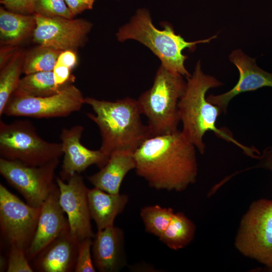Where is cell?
Here are the masks:
<instances>
[{
    "instance_id": "6da1fadb",
    "label": "cell",
    "mask_w": 272,
    "mask_h": 272,
    "mask_svg": "<svg viewBox=\"0 0 272 272\" xmlns=\"http://www.w3.org/2000/svg\"><path fill=\"white\" fill-rule=\"evenodd\" d=\"M196 149L181 130L151 137L133 153L134 170L155 189L184 190L196 180Z\"/></svg>"
},
{
    "instance_id": "7a4b0ae2",
    "label": "cell",
    "mask_w": 272,
    "mask_h": 272,
    "mask_svg": "<svg viewBox=\"0 0 272 272\" xmlns=\"http://www.w3.org/2000/svg\"><path fill=\"white\" fill-rule=\"evenodd\" d=\"M186 79V89L178 103L181 132L186 140L203 154L206 148L203 138L207 131H211L218 138L233 143L250 157L257 159L260 154L257 149L241 144L229 130L216 125L218 117L223 112L220 107L208 101L206 94L209 89L222 86V82L203 72L200 60L197 62L193 74Z\"/></svg>"
},
{
    "instance_id": "3957f363",
    "label": "cell",
    "mask_w": 272,
    "mask_h": 272,
    "mask_svg": "<svg viewBox=\"0 0 272 272\" xmlns=\"http://www.w3.org/2000/svg\"><path fill=\"white\" fill-rule=\"evenodd\" d=\"M94 113L87 116L97 125L101 137L99 150L109 158L115 151L134 153L151 137L147 125L143 124L137 100L126 97L116 101L85 98Z\"/></svg>"
},
{
    "instance_id": "277c9868",
    "label": "cell",
    "mask_w": 272,
    "mask_h": 272,
    "mask_svg": "<svg viewBox=\"0 0 272 272\" xmlns=\"http://www.w3.org/2000/svg\"><path fill=\"white\" fill-rule=\"evenodd\" d=\"M163 29H157L153 24L149 11L146 8L137 10L128 22L121 26L116 33L118 41L134 40L148 47L160 60L167 70L186 78L191 74L184 62L187 56L182 51L188 48L193 51L198 44L209 43L216 38L217 35L209 38L194 41H187L176 34L168 23H162Z\"/></svg>"
},
{
    "instance_id": "5b68a950",
    "label": "cell",
    "mask_w": 272,
    "mask_h": 272,
    "mask_svg": "<svg viewBox=\"0 0 272 272\" xmlns=\"http://www.w3.org/2000/svg\"><path fill=\"white\" fill-rule=\"evenodd\" d=\"M183 77L161 64L152 87L137 99L142 114L147 118L151 137L178 130V103L186 87Z\"/></svg>"
},
{
    "instance_id": "8992f818",
    "label": "cell",
    "mask_w": 272,
    "mask_h": 272,
    "mask_svg": "<svg viewBox=\"0 0 272 272\" xmlns=\"http://www.w3.org/2000/svg\"><path fill=\"white\" fill-rule=\"evenodd\" d=\"M1 157L37 166L59 159L63 155L61 143L41 138L33 123L16 120L7 123L0 120Z\"/></svg>"
},
{
    "instance_id": "52a82bcc",
    "label": "cell",
    "mask_w": 272,
    "mask_h": 272,
    "mask_svg": "<svg viewBox=\"0 0 272 272\" xmlns=\"http://www.w3.org/2000/svg\"><path fill=\"white\" fill-rule=\"evenodd\" d=\"M243 255L272 267V200L253 201L243 216L235 240Z\"/></svg>"
},
{
    "instance_id": "ba28073f",
    "label": "cell",
    "mask_w": 272,
    "mask_h": 272,
    "mask_svg": "<svg viewBox=\"0 0 272 272\" xmlns=\"http://www.w3.org/2000/svg\"><path fill=\"white\" fill-rule=\"evenodd\" d=\"M59 163V159H56L33 166L1 157L0 173L27 203L40 208L57 185L55 172Z\"/></svg>"
},
{
    "instance_id": "9c48e42d",
    "label": "cell",
    "mask_w": 272,
    "mask_h": 272,
    "mask_svg": "<svg viewBox=\"0 0 272 272\" xmlns=\"http://www.w3.org/2000/svg\"><path fill=\"white\" fill-rule=\"evenodd\" d=\"M84 104L85 98L82 92L71 83L51 96L26 98L12 96L3 114L36 118L66 117L80 111Z\"/></svg>"
},
{
    "instance_id": "30bf717a",
    "label": "cell",
    "mask_w": 272,
    "mask_h": 272,
    "mask_svg": "<svg viewBox=\"0 0 272 272\" xmlns=\"http://www.w3.org/2000/svg\"><path fill=\"white\" fill-rule=\"evenodd\" d=\"M40 210L24 203L0 184L1 231L10 246L26 251L34 235Z\"/></svg>"
},
{
    "instance_id": "8fae6325",
    "label": "cell",
    "mask_w": 272,
    "mask_h": 272,
    "mask_svg": "<svg viewBox=\"0 0 272 272\" xmlns=\"http://www.w3.org/2000/svg\"><path fill=\"white\" fill-rule=\"evenodd\" d=\"M34 15L36 26L32 35L33 42L61 51H76L83 47L93 28L90 21L82 18Z\"/></svg>"
},
{
    "instance_id": "7c38bea8",
    "label": "cell",
    "mask_w": 272,
    "mask_h": 272,
    "mask_svg": "<svg viewBox=\"0 0 272 272\" xmlns=\"http://www.w3.org/2000/svg\"><path fill=\"white\" fill-rule=\"evenodd\" d=\"M59 189L60 205L67 215L71 235L78 242L93 238L91 223L88 189L80 174L73 175L65 182L56 177Z\"/></svg>"
},
{
    "instance_id": "4fadbf2b",
    "label": "cell",
    "mask_w": 272,
    "mask_h": 272,
    "mask_svg": "<svg viewBox=\"0 0 272 272\" xmlns=\"http://www.w3.org/2000/svg\"><path fill=\"white\" fill-rule=\"evenodd\" d=\"M229 59L239 71L238 82L225 93L207 96L209 101L220 107L224 113L230 101L237 95L263 87L272 88V74L259 67L255 58L249 56L241 49H237L232 51Z\"/></svg>"
},
{
    "instance_id": "5bb4252c",
    "label": "cell",
    "mask_w": 272,
    "mask_h": 272,
    "mask_svg": "<svg viewBox=\"0 0 272 272\" xmlns=\"http://www.w3.org/2000/svg\"><path fill=\"white\" fill-rule=\"evenodd\" d=\"M83 131L84 127L81 125L61 129L60 139L63 159L59 177L64 181L92 165L101 168L109 159L99 149L90 150L82 144L81 138Z\"/></svg>"
},
{
    "instance_id": "9a60e30c",
    "label": "cell",
    "mask_w": 272,
    "mask_h": 272,
    "mask_svg": "<svg viewBox=\"0 0 272 272\" xmlns=\"http://www.w3.org/2000/svg\"><path fill=\"white\" fill-rule=\"evenodd\" d=\"M64 213L60 205L59 189L57 185L41 207L34 235L25 251L29 260L34 258L51 242L70 228Z\"/></svg>"
},
{
    "instance_id": "2e32d148",
    "label": "cell",
    "mask_w": 272,
    "mask_h": 272,
    "mask_svg": "<svg viewBox=\"0 0 272 272\" xmlns=\"http://www.w3.org/2000/svg\"><path fill=\"white\" fill-rule=\"evenodd\" d=\"M124 237L120 228L112 226L98 230L92 245L93 260L100 272H116L125 265Z\"/></svg>"
},
{
    "instance_id": "e0dca14e",
    "label": "cell",
    "mask_w": 272,
    "mask_h": 272,
    "mask_svg": "<svg viewBox=\"0 0 272 272\" xmlns=\"http://www.w3.org/2000/svg\"><path fill=\"white\" fill-rule=\"evenodd\" d=\"M79 242L67 229L35 257V268L42 272L75 271Z\"/></svg>"
},
{
    "instance_id": "ac0fdd59",
    "label": "cell",
    "mask_w": 272,
    "mask_h": 272,
    "mask_svg": "<svg viewBox=\"0 0 272 272\" xmlns=\"http://www.w3.org/2000/svg\"><path fill=\"white\" fill-rule=\"evenodd\" d=\"M133 153L118 151L111 154L106 164L97 173L87 177L95 187L111 194L119 193L126 175L135 168Z\"/></svg>"
},
{
    "instance_id": "d6986e66",
    "label": "cell",
    "mask_w": 272,
    "mask_h": 272,
    "mask_svg": "<svg viewBox=\"0 0 272 272\" xmlns=\"http://www.w3.org/2000/svg\"><path fill=\"white\" fill-rule=\"evenodd\" d=\"M90 215L98 230L114 226L116 217L125 209L128 201L125 194H111L99 188L88 189Z\"/></svg>"
},
{
    "instance_id": "ffe728a7",
    "label": "cell",
    "mask_w": 272,
    "mask_h": 272,
    "mask_svg": "<svg viewBox=\"0 0 272 272\" xmlns=\"http://www.w3.org/2000/svg\"><path fill=\"white\" fill-rule=\"evenodd\" d=\"M36 26L34 15L18 14L0 7L1 45L17 46L33 35Z\"/></svg>"
},
{
    "instance_id": "44dd1931",
    "label": "cell",
    "mask_w": 272,
    "mask_h": 272,
    "mask_svg": "<svg viewBox=\"0 0 272 272\" xmlns=\"http://www.w3.org/2000/svg\"><path fill=\"white\" fill-rule=\"evenodd\" d=\"M64 87L55 84L52 71L37 72L25 75L21 78L12 96L18 98L49 96L59 93Z\"/></svg>"
},
{
    "instance_id": "7402d4cb",
    "label": "cell",
    "mask_w": 272,
    "mask_h": 272,
    "mask_svg": "<svg viewBox=\"0 0 272 272\" xmlns=\"http://www.w3.org/2000/svg\"><path fill=\"white\" fill-rule=\"evenodd\" d=\"M195 232L194 223L183 213L174 214L172 218L159 240L170 249H181L193 240Z\"/></svg>"
},
{
    "instance_id": "603a6c76",
    "label": "cell",
    "mask_w": 272,
    "mask_h": 272,
    "mask_svg": "<svg viewBox=\"0 0 272 272\" xmlns=\"http://www.w3.org/2000/svg\"><path fill=\"white\" fill-rule=\"evenodd\" d=\"M25 52L18 50L0 71V115L16 90L23 73Z\"/></svg>"
},
{
    "instance_id": "cb8c5ba5",
    "label": "cell",
    "mask_w": 272,
    "mask_h": 272,
    "mask_svg": "<svg viewBox=\"0 0 272 272\" xmlns=\"http://www.w3.org/2000/svg\"><path fill=\"white\" fill-rule=\"evenodd\" d=\"M25 52L23 73L25 75L52 71L62 51L39 45Z\"/></svg>"
},
{
    "instance_id": "d4e9b609",
    "label": "cell",
    "mask_w": 272,
    "mask_h": 272,
    "mask_svg": "<svg viewBox=\"0 0 272 272\" xmlns=\"http://www.w3.org/2000/svg\"><path fill=\"white\" fill-rule=\"evenodd\" d=\"M174 214L172 208L155 205L143 207L140 214L146 231L159 238L168 227Z\"/></svg>"
},
{
    "instance_id": "484cf974",
    "label": "cell",
    "mask_w": 272,
    "mask_h": 272,
    "mask_svg": "<svg viewBox=\"0 0 272 272\" xmlns=\"http://www.w3.org/2000/svg\"><path fill=\"white\" fill-rule=\"evenodd\" d=\"M74 18L64 0H36L34 15Z\"/></svg>"
},
{
    "instance_id": "4316f807",
    "label": "cell",
    "mask_w": 272,
    "mask_h": 272,
    "mask_svg": "<svg viewBox=\"0 0 272 272\" xmlns=\"http://www.w3.org/2000/svg\"><path fill=\"white\" fill-rule=\"evenodd\" d=\"M92 238H87L79 243L75 272H95L96 267L91 256Z\"/></svg>"
},
{
    "instance_id": "83f0119b",
    "label": "cell",
    "mask_w": 272,
    "mask_h": 272,
    "mask_svg": "<svg viewBox=\"0 0 272 272\" xmlns=\"http://www.w3.org/2000/svg\"><path fill=\"white\" fill-rule=\"evenodd\" d=\"M7 272H32L25 250L15 246H11L8 254Z\"/></svg>"
},
{
    "instance_id": "f1b7e54d",
    "label": "cell",
    "mask_w": 272,
    "mask_h": 272,
    "mask_svg": "<svg viewBox=\"0 0 272 272\" xmlns=\"http://www.w3.org/2000/svg\"><path fill=\"white\" fill-rule=\"evenodd\" d=\"M36 0H0L6 9L23 15H34V5Z\"/></svg>"
},
{
    "instance_id": "f546056e",
    "label": "cell",
    "mask_w": 272,
    "mask_h": 272,
    "mask_svg": "<svg viewBox=\"0 0 272 272\" xmlns=\"http://www.w3.org/2000/svg\"><path fill=\"white\" fill-rule=\"evenodd\" d=\"M71 71L70 68L56 63L52 71L55 84L64 87L74 82L75 78L71 75Z\"/></svg>"
},
{
    "instance_id": "4dcf8cb0",
    "label": "cell",
    "mask_w": 272,
    "mask_h": 272,
    "mask_svg": "<svg viewBox=\"0 0 272 272\" xmlns=\"http://www.w3.org/2000/svg\"><path fill=\"white\" fill-rule=\"evenodd\" d=\"M75 17L86 10H92L96 0H64Z\"/></svg>"
},
{
    "instance_id": "1f68e13d",
    "label": "cell",
    "mask_w": 272,
    "mask_h": 272,
    "mask_svg": "<svg viewBox=\"0 0 272 272\" xmlns=\"http://www.w3.org/2000/svg\"><path fill=\"white\" fill-rule=\"evenodd\" d=\"M56 63L72 70L77 63L76 51L70 50L62 51L58 57Z\"/></svg>"
},
{
    "instance_id": "d6a6232c",
    "label": "cell",
    "mask_w": 272,
    "mask_h": 272,
    "mask_svg": "<svg viewBox=\"0 0 272 272\" xmlns=\"http://www.w3.org/2000/svg\"><path fill=\"white\" fill-rule=\"evenodd\" d=\"M256 168H263L272 172V146L265 148L260 154Z\"/></svg>"
},
{
    "instance_id": "836d02e7",
    "label": "cell",
    "mask_w": 272,
    "mask_h": 272,
    "mask_svg": "<svg viewBox=\"0 0 272 272\" xmlns=\"http://www.w3.org/2000/svg\"><path fill=\"white\" fill-rule=\"evenodd\" d=\"M18 50L16 46L1 45L0 69L6 64Z\"/></svg>"
},
{
    "instance_id": "e575fe53",
    "label": "cell",
    "mask_w": 272,
    "mask_h": 272,
    "mask_svg": "<svg viewBox=\"0 0 272 272\" xmlns=\"http://www.w3.org/2000/svg\"><path fill=\"white\" fill-rule=\"evenodd\" d=\"M8 265V260H6L5 258L1 256L0 258V271H4L5 270H7Z\"/></svg>"
},
{
    "instance_id": "d590c367",
    "label": "cell",
    "mask_w": 272,
    "mask_h": 272,
    "mask_svg": "<svg viewBox=\"0 0 272 272\" xmlns=\"http://www.w3.org/2000/svg\"><path fill=\"white\" fill-rule=\"evenodd\" d=\"M267 270H269V271H272V267L269 268H267Z\"/></svg>"
},
{
    "instance_id": "8d00e7d4",
    "label": "cell",
    "mask_w": 272,
    "mask_h": 272,
    "mask_svg": "<svg viewBox=\"0 0 272 272\" xmlns=\"http://www.w3.org/2000/svg\"><path fill=\"white\" fill-rule=\"evenodd\" d=\"M116 1H119V0H116Z\"/></svg>"
}]
</instances>
